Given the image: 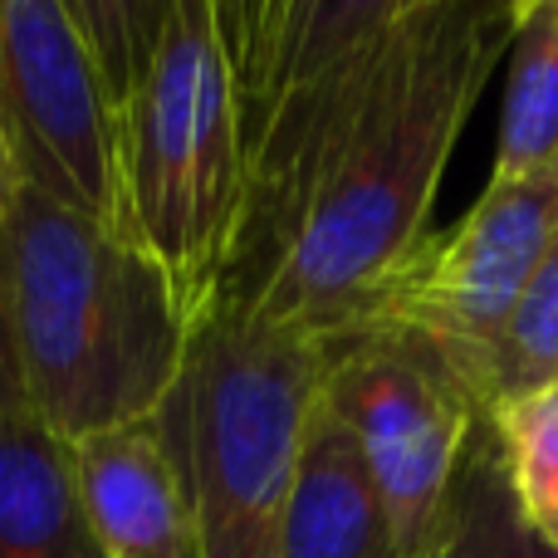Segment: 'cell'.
I'll use <instances>...</instances> for the list:
<instances>
[{"label":"cell","mask_w":558,"mask_h":558,"mask_svg":"<svg viewBox=\"0 0 558 558\" xmlns=\"http://www.w3.org/2000/svg\"><path fill=\"white\" fill-rule=\"evenodd\" d=\"M524 0H402L357 113L275 284L245 318L333 338L432 231L436 186L485 84L510 54Z\"/></svg>","instance_id":"obj_1"},{"label":"cell","mask_w":558,"mask_h":558,"mask_svg":"<svg viewBox=\"0 0 558 558\" xmlns=\"http://www.w3.org/2000/svg\"><path fill=\"white\" fill-rule=\"evenodd\" d=\"M113 118L118 235L216 308L241 226V128L216 0H74Z\"/></svg>","instance_id":"obj_2"},{"label":"cell","mask_w":558,"mask_h":558,"mask_svg":"<svg viewBox=\"0 0 558 558\" xmlns=\"http://www.w3.org/2000/svg\"><path fill=\"white\" fill-rule=\"evenodd\" d=\"M0 299L29 412L64 441L162 412L196 333L133 241L29 186L0 226Z\"/></svg>","instance_id":"obj_3"},{"label":"cell","mask_w":558,"mask_h":558,"mask_svg":"<svg viewBox=\"0 0 558 558\" xmlns=\"http://www.w3.org/2000/svg\"><path fill=\"white\" fill-rule=\"evenodd\" d=\"M397 15L402 0H216L241 128V226L221 314H251L275 284L373 94Z\"/></svg>","instance_id":"obj_4"},{"label":"cell","mask_w":558,"mask_h":558,"mask_svg":"<svg viewBox=\"0 0 558 558\" xmlns=\"http://www.w3.org/2000/svg\"><path fill=\"white\" fill-rule=\"evenodd\" d=\"M324 343L245 314H206L157 412L192 510L196 558H284V514Z\"/></svg>","instance_id":"obj_5"},{"label":"cell","mask_w":558,"mask_h":558,"mask_svg":"<svg viewBox=\"0 0 558 558\" xmlns=\"http://www.w3.org/2000/svg\"><path fill=\"white\" fill-rule=\"evenodd\" d=\"M318 343V397L363 451L397 549L402 558H416L485 402L461 367L412 328L353 324Z\"/></svg>","instance_id":"obj_6"},{"label":"cell","mask_w":558,"mask_h":558,"mask_svg":"<svg viewBox=\"0 0 558 558\" xmlns=\"http://www.w3.org/2000/svg\"><path fill=\"white\" fill-rule=\"evenodd\" d=\"M554 231L558 162L510 182H485L471 211L446 231H426V241L387 275L353 324L412 328L432 338L485 402V363Z\"/></svg>","instance_id":"obj_7"},{"label":"cell","mask_w":558,"mask_h":558,"mask_svg":"<svg viewBox=\"0 0 558 558\" xmlns=\"http://www.w3.org/2000/svg\"><path fill=\"white\" fill-rule=\"evenodd\" d=\"M0 143L20 186L118 235L113 118L74 5L0 0Z\"/></svg>","instance_id":"obj_8"},{"label":"cell","mask_w":558,"mask_h":558,"mask_svg":"<svg viewBox=\"0 0 558 558\" xmlns=\"http://www.w3.org/2000/svg\"><path fill=\"white\" fill-rule=\"evenodd\" d=\"M84 520L108 558H196L192 510L157 416L69 441Z\"/></svg>","instance_id":"obj_9"},{"label":"cell","mask_w":558,"mask_h":558,"mask_svg":"<svg viewBox=\"0 0 558 558\" xmlns=\"http://www.w3.org/2000/svg\"><path fill=\"white\" fill-rule=\"evenodd\" d=\"M284 558H402L363 451L324 397H314L304 422L284 514Z\"/></svg>","instance_id":"obj_10"},{"label":"cell","mask_w":558,"mask_h":558,"mask_svg":"<svg viewBox=\"0 0 558 558\" xmlns=\"http://www.w3.org/2000/svg\"><path fill=\"white\" fill-rule=\"evenodd\" d=\"M0 558H108L78 505L69 441L35 412L0 426Z\"/></svg>","instance_id":"obj_11"},{"label":"cell","mask_w":558,"mask_h":558,"mask_svg":"<svg viewBox=\"0 0 558 558\" xmlns=\"http://www.w3.org/2000/svg\"><path fill=\"white\" fill-rule=\"evenodd\" d=\"M416 558H558L549 534L524 510L490 412L475 422Z\"/></svg>","instance_id":"obj_12"},{"label":"cell","mask_w":558,"mask_h":558,"mask_svg":"<svg viewBox=\"0 0 558 558\" xmlns=\"http://www.w3.org/2000/svg\"><path fill=\"white\" fill-rule=\"evenodd\" d=\"M505 64L510 69L490 182L530 177L558 162V0L520 5Z\"/></svg>","instance_id":"obj_13"},{"label":"cell","mask_w":558,"mask_h":558,"mask_svg":"<svg viewBox=\"0 0 558 558\" xmlns=\"http://www.w3.org/2000/svg\"><path fill=\"white\" fill-rule=\"evenodd\" d=\"M549 383H558V231L485 363V407Z\"/></svg>","instance_id":"obj_14"},{"label":"cell","mask_w":558,"mask_h":558,"mask_svg":"<svg viewBox=\"0 0 558 558\" xmlns=\"http://www.w3.org/2000/svg\"><path fill=\"white\" fill-rule=\"evenodd\" d=\"M495 422L524 510L558 500V383L485 407Z\"/></svg>","instance_id":"obj_15"},{"label":"cell","mask_w":558,"mask_h":558,"mask_svg":"<svg viewBox=\"0 0 558 558\" xmlns=\"http://www.w3.org/2000/svg\"><path fill=\"white\" fill-rule=\"evenodd\" d=\"M29 416V397H25V377H20V357H15V338H10V318H5V299H0V426Z\"/></svg>","instance_id":"obj_16"},{"label":"cell","mask_w":558,"mask_h":558,"mask_svg":"<svg viewBox=\"0 0 558 558\" xmlns=\"http://www.w3.org/2000/svg\"><path fill=\"white\" fill-rule=\"evenodd\" d=\"M15 167H10V157H5V143H0V226H5V211H10V202H15Z\"/></svg>","instance_id":"obj_17"},{"label":"cell","mask_w":558,"mask_h":558,"mask_svg":"<svg viewBox=\"0 0 558 558\" xmlns=\"http://www.w3.org/2000/svg\"><path fill=\"white\" fill-rule=\"evenodd\" d=\"M530 514H534V524L549 534V544L558 549V500H554V505H539V510H530Z\"/></svg>","instance_id":"obj_18"}]
</instances>
